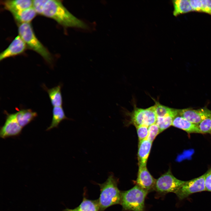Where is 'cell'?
<instances>
[{
    "label": "cell",
    "instance_id": "obj_29",
    "mask_svg": "<svg viewBox=\"0 0 211 211\" xmlns=\"http://www.w3.org/2000/svg\"><path fill=\"white\" fill-rule=\"evenodd\" d=\"M189 1L193 11L201 12V0H189Z\"/></svg>",
    "mask_w": 211,
    "mask_h": 211
},
{
    "label": "cell",
    "instance_id": "obj_2",
    "mask_svg": "<svg viewBox=\"0 0 211 211\" xmlns=\"http://www.w3.org/2000/svg\"><path fill=\"white\" fill-rule=\"evenodd\" d=\"M118 180L113 173L109 175L106 181L102 183H98L100 188V194L98 199L99 211H104L114 205L120 204L121 192L118 187Z\"/></svg>",
    "mask_w": 211,
    "mask_h": 211
},
{
    "label": "cell",
    "instance_id": "obj_21",
    "mask_svg": "<svg viewBox=\"0 0 211 211\" xmlns=\"http://www.w3.org/2000/svg\"><path fill=\"white\" fill-rule=\"evenodd\" d=\"M178 115V113L169 115L162 117H157L156 124L159 127L160 132L171 125L174 118Z\"/></svg>",
    "mask_w": 211,
    "mask_h": 211
},
{
    "label": "cell",
    "instance_id": "obj_25",
    "mask_svg": "<svg viewBox=\"0 0 211 211\" xmlns=\"http://www.w3.org/2000/svg\"><path fill=\"white\" fill-rule=\"evenodd\" d=\"M160 132L159 129L156 123L152 124L148 127V134L146 139L152 142Z\"/></svg>",
    "mask_w": 211,
    "mask_h": 211
},
{
    "label": "cell",
    "instance_id": "obj_23",
    "mask_svg": "<svg viewBox=\"0 0 211 211\" xmlns=\"http://www.w3.org/2000/svg\"><path fill=\"white\" fill-rule=\"evenodd\" d=\"M198 125L200 133L211 134V117L205 119Z\"/></svg>",
    "mask_w": 211,
    "mask_h": 211
},
{
    "label": "cell",
    "instance_id": "obj_3",
    "mask_svg": "<svg viewBox=\"0 0 211 211\" xmlns=\"http://www.w3.org/2000/svg\"><path fill=\"white\" fill-rule=\"evenodd\" d=\"M18 31L27 47L40 55L48 63H52L53 58L51 54L37 38L30 23L18 24Z\"/></svg>",
    "mask_w": 211,
    "mask_h": 211
},
{
    "label": "cell",
    "instance_id": "obj_1",
    "mask_svg": "<svg viewBox=\"0 0 211 211\" xmlns=\"http://www.w3.org/2000/svg\"><path fill=\"white\" fill-rule=\"evenodd\" d=\"M42 15L53 19L64 27L87 28L86 24L71 13L60 0H48Z\"/></svg>",
    "mask_w": 211,
    "mask_h": 211
},
{
    "label": "cell",
    "instance_id": "obj_19",
    "mask_svg": "<svg viewBox=\"0 0 211 211\" xmlns=\"http://www.w3.org/2000/svg\"><path fill=\"white\" fill-rule=\"evenodd\" d=\"M172 3L174 8L173 14L175 16L193 11L188 0H174Z\"/></svg>",
    "mask_w": 211,
    "mask_h": 211
},
{
    "label": "cell",
    "instance_id": "obj_11",
    "mask_svg": "<svg viewBox=\"0 0 211 211\" xmlns=\"http://www.w3.org/2000/svg\"><path fill=\"white\" fill-rule=\"evenodd\" d=\"M155 179L148 170L147 166L139 167L136 185L149 192L154 187Z\"/></svg>",
    "mask_w": 211,
    "mask_h": 211
},
{
    "label": "cell",
    "instance_id": "obj_10",
    "mask_svg": "<svg viewBox=\"0 0 211 211\" xmlns=\"http://www.w3.org/2000/svg\"><path fill=\"white\" fill-rule=\"evenodd\" d=\"M27 46L21 37L17 36L9 46L0 54V61L6 58L16 56L23 53Z\"/></svg>",
    "mask_w": 211,
    "mask_h": 211
},
{
    "label": "cell",
    "instance_id": "obj_18",
    "mask_svg": "<svg viewBox=\"0 0 211 211\" xmlns=\"http://www.w3.org/2000/svg\"><path fill=\"white\" fill-rule=\"evenodd\" d=\"M65 120H68L70 119L66 116L62 106L53 107L52 122L46 131L50 130L54 128L58 127L59 123Z\"/></svg>",
    "mask_w": 211,
    "mask_h": 211
},
{
    "label": "cell",
    "instance_id": "obj_17",
    "mask_svg": "<svg viewBox=\"0 0 211 211\" xmlns=\"http://www.w3.org/2000/svg\"><path fill=\"white\" fill-rule=\"evenodd\" d=\"M84 192L83 200L80 205L73 209L66 208L64 211H99L98 200H91L87 198Z\"/></svg>",
    "mask_w": 211,
    "mask_h": 211
},
{
    "label": "cell",
    "instance_id": "obj_6",
    "mask_svg": "<svg viewBox=\"0 0 211 211\" xmlns=\"http://www.w3.org/2000/svg\"><path fill=\"white\" fill-rule=\"evenodd\" d=\"M186 181L175 177L169 170L156 180L154 188L157 192L164 193H175Z\"/></svg>",
    "mask_w": 211,
    "mask_h": 211
},
{
    "label": "cell",
    "instance_id": "obj_14",
    "mask_svg": "<svg viewBox=\"0 0 211 211\" xmlns=\"http://www.w3.org/2000/svg\"><path fill=\"white\" fill-rule=\"evenodd\" d=\"M152 142L147 139L139 142L138 152L139 167L146 166Z\"/></svg>",
    "mask_w": 211,
    "mask_h": 211
},
{
    "label": "cell",
    "instance_id": "obj_8",
    "mask_svg": "<svg viewBox=\"0 0 211 211\" xmlns=\"http://www.w3.org/2000/svg\"><path fill=\"white\" fill-rule=\"evenodd\" d=\"M5 121L4 125L0 127V137L4 139L19 136L23 128L18 123L15 113L10 114L5 112Z\"/></svg>",
    "mask_w": 211,
    "mask_h": 211
},
{
    "label": "cell",
    "instance_id": "obj_4",
    "mask_svg": "<svg viewBox=\"0 0 211 211\" xmlns=\"http://www.w3.org/2000/svg\"><path fill=\"white\" fill-rule=\"evenodd\" d=\"M148 192L136 185L129 190L121 192L120 204L123 210L144 211L145 200Z\"/></svg>",
    "mask_w": 211,
    "mask_h": 211
},
{
    "label": "cell",
    "instance_id": "obj_22",
    "mask_svg": "<svg viewBox=\"0 0 211 211\" xmlns=\"http://www.w3.org/2000/svg\"><path fill=\"white\" fill-rule=\"evenodd\" d=\"M155 103L154 105L157 117H162L166 115L178 113V109L170 108L160 104L158 101L153 99Z\"/></svg>",
    "mask_w": 211,
    "mask_h": 211
},
{
    "label": "cell",
    "instance_id": "obj_13",
    "mask_svg": "<svg viewBox=\"0 0 211 211\" xmlns=\"http://www.w3.org/2000/svg\"><path fill=\"white\" fill-rule=\"evenodd\" d=\"M172 126L182 130L188 133H200L198 124L192 123L179 115L174 119Z\"/></svg>",
    "mask_w": 211,
    "mask_h": 211
},
{
    "label": "cell",
    "instance_id": "obj_27",
    "mask_svg": "<svg viewBox=\"0 0 211 211\" xmlns=\"http://www.w3.org/2000/svg\"><path fill=\"white\" fill-rule=\"evenodd\" d=\"M201 12L208 13L211 16V0H201Z\"/></svg>",
    "mask_w": 211,
    "mask_h": 211
},
{
    "label": "cell",
    "instance_id": "obj_16",
    "mask_svg": "<svg viewBox=\"0 0 211 211\" xmlns=\"http://www.w3.org/2000/svg\"><path fill=\"white\" fill-rule=\"evenodd\" d=\"M16 120L20 125L23 128L35 119L37 113L30 109H22L15 113Z\"/></svg>",
    "mask_w": 211,
    "mask_h": 211
},
{
    "label": "cell",
    "instance_id": "obj_5",
    "mask_svg": "<svg viewBox=\"0 0 211 211\" xmlns=\"http://www.w3.org/2000/svg\"><path fill=\"white\" fill-rule=\"evenodd\" d=\"M130 122L136 128L144 125L149 127L156 123L157 117L154 105L144 109L137 107L134 105L132 111L130 113Z\"/></svg>",
    "mask_w": 211,
    "mask_h": 211
},
{
    "label": "cell",
    "instance_id": "obj_24",
    "mask_svg": "<svg viewBox=\"0 0 211 211\" xmlns=\"http://www.w3.org/2000/svg\"><path fill=\"white\" fill-rule=\"evenodd\" d=\"M48 0H33L32 7L37 14L42 15L45 6Z\"/></svg>",
    "mask_w": 211,
    "mask_h": 211
},
{
    "label": "cell",
    "instance_id": "obj_7",
    "mask_svg": "<svg viewBox=\"0 0 211 211\" xmlns=\"http://www.w3.org/2000/svg\"><path fill=\"white\" fill-rule=\"evenodd\" d=\"M205 175V173L197 178L186 181L175 193L179 199L183 200L193 193L206 190Z\"/></svg>",
    "mask_w": 211,
    "mask_h": 211
},
{
    "label": "cell",
    "instance_id": "obj_15",
    "mask_svg": "<svg viewBox=\"0 0 211 211\" xmlns=\"http://www.w3.org/2000/svg\"><path fill=\"white\" fill-rule=\"evenodd\" d=\"M11 13L18 24L30 23L37 14L33 7Z\"/></svg>",
    "mask_w": 211,
    "mask_h": 211
},
{
    "label": "cell",
    "instance_id": "obj_26",
    "mask_svg": "<svg viewBox=\"0 0 211 211\" xmlns=\"http://www.w3.org/2000/svg\"><path fill=\"white\" fill-rule=\"evenodd\" d=\"M139 142L146 139L148 134V127L142 125L136 127Z\"/></svg>",
    "mask_w": 211,
    "mask_h": 211
},
{
    "label": "cell",
    "instance_id": "obj_9",
    "mask_svg": "<svg viewBox=\"0 0 211 211\" xmlns=\"http://www.w3.org/2000/svg\"><path fill=\"white\" fill-rule=\"evenodd\" d=\"M178 115L193 123L199 124L211 117V110L206 108L197 110L190 108L178 109Z\"/></svg>",
    "mask_w": 211,
    "mask_h": 211
},
{
    "label": "cell",
    "instance_id": "obj_20",
    "mask_svg": "<svg viewBox=\"0 0 211 211\" xmlns=\"http://www.w3.org/2000/svg\"><path fill=\"white\" fill-rule=\"evenodd\" d=\"M49 95L51 104L53 107L62 106V98L60 85L51 89H45Z\"/></svg>",
    "mask_w": 211,
    "mask_h": 211
},
{
    "label": "cell",
    "instance_id": "obj_28",
    "mask_svg": "<svg viewBox=\"0 0 211 211\" xmlns=\"http://www.w3.org/2000/svg\"><path fill=\"white\" fill-rule=\"evenodd\" d=\"M205 184L206 190L211 192V168L205 173Z\"/></svg>",
    "mask_w": 211,
    "mask_h": 211
},
{
    "label": "cell",
    "instance_id": "obj_12",
    "mask_svg": "<svg viewBox=\"0 0 211 211\" xmlns=\"http://www.w3.org/2000/svg\"><path fill=\"white\" fill-rule=\"evenodd\" d=\"M4 9L10 12L24 10L32 7L33 0H6L1 2Z\"/></svg>",
    "mask_w": 211,
    "mask_h": 211
}]
</instances>
